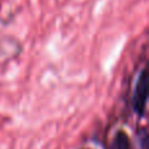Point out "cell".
<instances>
[{"label": "cell", "mask_w": 149, "mask_h": 149, "mask_svg": "<svg viewBox=\"0 0 149 149\" xmlns=\"http://www.w3.org/2000/svg\"><path fill=\"white\" fill-rule=\"evenodd\" d=\"M147 100H148V76H147V70L144 68L139 74L136 86H135L134 98H132L134 111L139 116H143L145 114Z\"/></svg>", "instance_id": "cell-1"}, {"label": "cell", "mask_w": 149, "mask_h": 149, "mask_svg": "<svg viewBox=\"0 0 149 149\" xmlns=\"http://www.w3.org/2000/svg\"><path fill=\"white\" fill-rule=\"evenodd\" d=\"M114 149H130V139L126 132L119 131L114 139Z\"/></svg>", "instance_id": "cell-2"}]
</instances>
